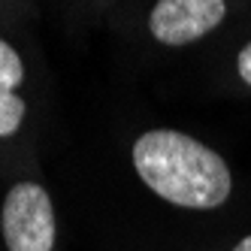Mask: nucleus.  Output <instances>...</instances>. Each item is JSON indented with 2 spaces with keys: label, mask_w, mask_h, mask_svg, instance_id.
<instances>
[{
  "label": "nucleus",
  "mask_w": 251,
  "mask_h": 251,
  "mask_svg": "<svg viewBox=\"0 0 251 251\" xmlns=\"http://www.w3.org/2000/svg\"><path fill=\"white\" fill-rule=\"evenodd\" d=\"M133 167L157 197L185 209H215L233 188L221 154L178 130L142 133L133 142Z\"/></svg>",
  "instance_id": "f257e3e1"
},
{
  "label": "nucleus",
  "mask_w": 251,
  "mask_h": 251,
  "mask_svg": "<svg viewBox=\"0 0 251 251\" xmlns=\"http://www.w3.org/2000/svg\"><path fill=\"white\" fill-rule=\"evenodd\" d=\"M3 239L9 251H51L55 248V212L49 194L19 182L3 203Z\"/></svg>",
  "instance_id": "f03ea898"
},
{
  "label": "nucleus",
  "mask_w": 251,
  "mask_h": 251,
  "mask_svg": "<svg viewBox=\"0 0 251 251\" xmlns=\"http://www.w3.org/2000/svg\"><path fill=\"white\" fill-rule=\"evenodd\" d=\"M233 251H251V236H245V239H242L236 248H233Z\"/></svg>",
  "instance_id": "423d86ee"
},
{
  "label": "nucleus",
  "mask_w": 251,
  "mask_h": 251,
  "mask_svg": "<svg viewBox=\"0 0 251 251\" xmlns=\"http://www.w3.org/2000/svg\"><path fill=\"white\" fill-rule=\"evenodd\" d=\"M22 79H25L22 58L15 55L9 43L0 40V136L15 133L25 118V100L15 94Z\"/></svg>",
  "instance_id": "20e7f679"
},
{
  "label": "nucleus",
  "mask_w": 251,
  "mask_h": 251,
  "mask_svg": "<svg viewBox=\"0 0 251 251\" xmlns=\"http://www.w3.org/2000/svg\"><path fill=\"white\" fill-rule=\"evenodd\" d=\"M224 15V0H157L149 15V27L164 46H188L215 30Z\"/></svg>",
  "instance_id": "7ed1b4c3"
},
{
  "label": "nucleus",
  "mask_w": 251,
  "mask_h": 251,
  "mask_svg": "<svg viewBox=\"0 0 251 251\" xmlns=\"http://www.w3.org/2000/svg\"><path fill=\"white\" fill-rule=\"evenodd\" d=\"M236 67H239V76L251 85V43L239 51V61H236Z\"/></svg>",
  "instance_id": "39448f33"
}]
</instances>
